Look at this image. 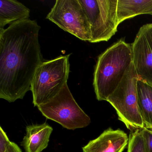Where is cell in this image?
Returning a JSON list of instances; mask_svg holds the SVG:
<instances>
[{
	"mask_svg": "<svg viewBox=\"0 0 152 152\" xmlns=\"http://www.w3.org/2000/svg\"><path fill=\"white\" fill-rule=\"evenodd\" d=\"M129 143L123 131L109 128L83 148V152H122Z\"/></svg>",
	"mask_w": 152,
	"mask_h": 152,
	"instance_id": "cell-9",
	"label": "cell"
},
{
	"mask_svg": "<svg viewBox=\"0 0 152 152\" xmlns=\"http://www.w3.org/2000/svg\"><path fill=\"white\" fill-rule=\"evenodd\" d=\"M37 107L46 118L68 129L85 128L91 121L75 101L67 83L56 96Z\"/></svg>",
	"mask_w": 152,
	"mask_h": 152,
	"instance_id": "cell-5",
	"label": "cell"
},
{
	"mask_svg": "<svg viewBox=\"0 0 152 152\" xmlns=\"http://www.w3.org/2000/svg\"><path fill=\"white\" fill-rule=\"evenodd\" d=\"M40 30L37 22L30 19L0 29V98L12 103L31 90L36 69L43 61Z\"/></svg>",
	"mask_w": 152,
	"mask_h": 152,
	"instance_id": "cell-1",
	"label": "cell"
},
{
	"mask_svg": "<svg viewBox=\"0 0 152 152\" xmlns=\"http://www.w3.org/2000/svg\"><path fill=\"white\" fill-rule=\"evenodd\" d=\"M142 131L145 138L146 152H152V130L144 128Z\"/></svg>",
	"mask_w": 152,
	"mask_h": 152,
	"instance_id": "cell-16",
	"label": "cell"
},
{
	"mask_svg": "<svg viewBox=\"0 0 152 152\" xmlns=\"http://www.w3.org/2000/svg\"><path fill=\"white\" fill-rule=\"evenodd\" d=\"M12 142L10 140L7 135L3 130L2 127H0V152H6Z\"/></svg>",
	"mask_w": 152,
	"mask_h": 152,
	"instance_id": "cell-15",
	"label": "cell"
},
{
	"mask_svg": "<svg viewBox=\"0 0 152 152\" xmlns=\"http://www.w3.org/2000/svg\"><path fill=\"white\" fill-rule=\"evenodd\" d=\"M81 40L90 41V26L79 0H57L46 17Z\"/></svg>",
	"mask_w": 152,
	"mask_h": 152,
	"instance_id": "cell-7",
	"label": "cell"
},
{
	"mask_svg": "<svg viewBox=\"0 0 152 152\" xmlns=\"http://www.w3.org/2000/svg\"><path fill=\"white\" fill-rule=\"evenodd\" d=\"M137 91L139 107L144 127L152 130V85L138 79Z\"/></svg>",
	"mask_w": 152,
	"mask_h": 152,
	"instance_id": "cell-12",
	"label": "cell"
},
{
	"mask_svg": "<svg viewBox=\"0 0 152 152\" xmlns=\"http://www.w3.org/2000/svg\"><path fill=\"white\" fill-rule=\"evenodd\" d=\"M0 29L7 24L29 19L30 10L15 0L0 1Z\"/></svg>",
	"mask_w": 152,
	"mask_h": 152,
	"instance_id": "cell-11",
	"label": "cell"
},
{
	"mask_svg": "<svg viewBox=\"0 0 152 152\" xmlns=\"http://www.w3.org/2000/svg\"><path fill=\"white\" fill-rule=\"evenodd\" d=\"M71 55L43 61L38 66L31 87L34 106L38 107L52 99L67 83Z\"/></svg>",
	"mask_w": 152,
	"mask_h": 152,
	"instance_id": "cell-3",
	"label": "cell"
},
{
	"mask_svg": "<svg viewBox=\"0 0 152 152\" xmlns=\"http://www.w3.org/2000/svg\"><path fill=\"white\" fill-rule=\"evenodd\" d=\"M138 79L132 62L118 87L107 100L115 109L119 120L131 131L145 128L139 107Z\"/></svg>",
	"mask_w": 152,
	"mask_h": 152,
	"instance_id": "cell-4",
	"label": "cell"
},
{
	"mask_svg": "<svg viewBox=\"0 0 152 152\" xmlns=\"http://www.w3.org/2000/svg\"><path fill=\"white\" fill-rule=\"evenodd\" d=\"M152 9V0H118V23L140 15H147Z\"/></svg>",
	"mask_w": 152,
	"mask_h": 152,
	"instance_id": "cell-13",
	"label": "cell"
},
{
	"mask_svg": "<svg viewBox=\"0 0 152 152\" xmlns=\"http://www.w3.org/2000/svg\"><path fill=\"white\" fill-rule=\"evenodd\" d=\"M90 26L91 39L97 43L109 40L117 32L118 0H79Z\"/></svg>",
	"mask_w": 152,
	"mask_h": 152,
	"instance_id": "cell-6",
	"label": "cell"
},
{
	"mask_svg": "<svg viewBox=\"0 0 152 152\" xmlns=\"http://www.w3.org/2000/svg\"><path fill=\"white\" fill-rule=\"evenodd\" d=\"M128 152H146L142 129L132 131L129 136Z\"/></svg>",
	"mask_w": 152,
	"mask_h": 152,
	"instance_id": "cell-14",
	"label": "cell"
},
{
	"mask_svg": "<svg viewBox=\"0 0 152 152\" xmlns=\"http://www.w3.org/2000/svg\"><path fill=\"white\" fill-rule=\"evenodd\" d=\"M6 152H22V151L16 143L12 142Z\"/></svg>",
	"mask_w": 152,
	"mask_h": 152,
	"instance_id": "cell-17",
	"label": "cell"
},
{
	"mask_svg": "<svg viewBox=\"0 0 152 152\" xmlns=\"http://www.w3.org/2000/svg\"><path fill=\"white\" fill-rule=\"evenodd\" d=\"M132 47L138 79L152 85V23L140 27Z\"/></svg>",
	"mask_w": 152,
	"mask_h": 152,
	"instance_id": "cell-8",
	"label": "cell"
},
{
	"mask_svg": "<svg viewBox=\"0 0 152 152\" xmlns=\"http://www.w3.org/2000/svg\"><path fill=\"white\" fill-rule=\"evenodd\" d=\"M147 15H152V9H151L148 11V13H147Z\"/></svg>",
	"mask_w": 152,
	"mask_h": 152,
	"instance_id": "cell-18",
	"label": "cell"
},
{
	"mask_svg": "<svg viewBox=\"0 0 152 152\" xmlns=\"http://www.w3.org/2000/svg\"><path fill=\"white\" fill-rule=\"evenodd\" d=\"M53 128L47 123L28 125L22 145L26 152H41L47 148Z\"/></svg>",
	"mask_w": 152,
	"mask_h": 152,
	"instance_id": "cell-10",
	"label": "cell"
},
{
	"mask_svg": "<svg viewBox=\"0 0 152 152\" xmlns=\"http://www.w3.org/2000/svg\"><path fill=\"white\" fill-rule=\"evenodd\" d=\"M132 62V44L124 39L114 43L99 56L93 84L98 100H107Z\"/></svg>",
	"mask_w": 152,
	"mask_h": 152,
	"instance_id": "cell-2",
	"label": "cell"
}]
</instances>
